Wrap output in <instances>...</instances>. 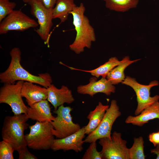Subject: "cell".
I'll return each instance as SVG.
<instances>
[{
    "label": "cell",
    "instance_id": "obj_12",
    "mask_svg": "<svg viewBox=\"0 0 159 159\" xmlns=\"http://www.w3.org/2000/svg\"><path fill=\"white\" fill-rule=\"evenodd\" d=\"M85 134V127H83L65 138L54 139L51 149L54 151L73 150L77 153L81 152L83 150V145L85 142L83 139Z\"/></svg>",
    "mask_w": 159,
    "mask_h": 159
},
{
    "label": "cell",
    "instance_id": "obj_26",
    "mask_svg": "<svg viewBox=\"0 0 159 159\" xmlns=\"http://www.w3.org/2000/svg\"><path fill=\"white\" fill-rule=\"evenodd\" d=\"M83 155L82 159H102L101 153L98 152L97 148L96 142L90 143Z\"/></svg>",
    "mask_w": 159,
    "mask_h": 159
},
{
    "label": "cell",
    "instance_id": "obj_9",
    "mask_svg": "<svg viewBox=\"0 0 159 159\" xmlns=\"http://www.w3.org/2000/svg\"><path fill=\"white\" fill-rule=\"evenodd\" d=\"M28 4L31 7V14L37 19L39 25L35 31L49 47L50 32L53 25V9L46 8L38 0H30Z\"/></svg>",
    "mask_w": 159,
    "mask_h": 159
},
{
    "label": "cell",
    "instance_id": "obj_28",
    "mask_svg": "<svg viewBox=\"0 0 159 159\" xmlns=\"http://www.w3.org/2000/svg\"><path fill=\"white\" fill-rule=\"evenodd\" d=\"M148 138L149 141L156 147L159 144V132H153L150 134Z\"/></svg>",
    "mask_w": 159,
    "mask_h": 159
},
{
    "label": "cell",
    "instance_id": "obj_16",
    "mask_svg": "<svg viewBox=\"0 0 159 159\" xmlns=\"http://www.w3.org/2000/svg\"><path fill=\"white\" fill-rule=\"evenodd\" d=\"M26 115L29 119L40 122H51L55 118L52 114L47 100L37 102L28 107Z\"/></svg>",
    "mask_w": 159,
    "mask_h": 159
},
{
    "label": "cell",
    "instance_id": "obj_5",
    "mask_svg": "<svg viewBox=\"0 0 159 159\" xmlns=\"http://www.w3.org/2000/svg\"><path fill=\"white\" fill-rule=\"evenodd\" d=\"M73 108L64 105L59 106L54 112L57 114L50 122L53 127L52 133L57 138H65L78 131L81 128L79 124L74 123L71 114Z\"/></svg>",
    "mask_w": 159,
    "mask_h": 159
},
{
    "label": "cell",
    "instance_id": "obj_17",
    "mask_svg": "<svg viewBox=\"0 0 159 159\" xmlns=\"http://www.w3.org/2000/svg\"><path fill=\"white\" fill-rule=\"evenodd\" d=\"M155 119L159 120V102H156L143 110L139 115L128 116L125 122L133 125L141 127L150 120Z\"/></svg>",
    "mask_w": 159,
    "mask_h": 159
},
{
    "label": "cell",
    "instance_id": "obj_1",
    "mask_svg": "<svg viewBox=\"0 0 159 159\" xmlns=\"http://www.w3.org/2000/svg\"><path fill=\"white\" fill-rule=\"evenodd\" d=\"M11 60L7 69L0 74L1 82L4 84H15L16 81H23L39 84L48 88L52 84V78L48 73L38 76L30 73L21 63V52L18 47L12 48L10 52Z\"/></svg>",
    "mask_w": 159,
    "mask_h": 159
},
{
    "label": "cell",
    "instance_id": "obj_29",
    "mask_svg": "<svg viewBox=\"0 0 159 159\" xmlns=\"http://www.w3.org/2000/svg\"><path fill=\"white\" fill-rule=\"evenodd\" d=\"M45 8L52 9L54 7L57 0H38Z\"/></svg>",
    "mask_w": 159,
    "mask_h": 159
},
{
    "label": "cell",
    "instance_id": "obj_30",
    "mask_svg": "<svg viewBox=\"0 0 159 159\" xmlns=\"http://www.w3.org/2000/svg\"><path fill=\"white\" fill-rule=\"evenodd\" d=\"M151 153L155 154L157 155L156 159H159V144L156 146V148L150 150Z\"/></svg>",
    "mask_w": 159,
    "mask_h": 159
},
{
    "label": "cell",
    "instance_id": "obj_8",
    "mask_svg": "<svg viewBox=\"0 0 159 159\" xmlns=\"http://www.w3.org/2000/svg\"><path fill=\"white\" fill-rule=\"evenodd\" d=\"M121 83L131 87L136 93L138 106L134 113L135 116L139 115L145 108L159 100V95H156L153 97L150 96V90L151 88L159 84L157 80H153L148 85H145L138 83L134 78L126 76Z\"/></svg>",
    "mask_w": 159,
    "mask_h": 159
},
{
    "label": "cell",
    "instance_id": "obj_13",
    "mask_svg": "<svg viewBox=\"0 0 159 159\" xmlns=\"http://www.w3.org/2000/svg\"><path fill=\"white\" fill-rule=\"evenodd\" d=\"M116 88L106 78L102 77L97 81V78L94 77L91 78L89 83L86 85L79 86L77 92L80 94L88 95L91 97L98 93H102L107 96L115 92Z\"/></svg>",
    "mask_w": 159,
    "mask_h": 159
},
{
    "label": "cell",
    "instance_id": "obj_4",
    "mask_svg": "<svg viewBox=\"0 0 159 159\" xmlns=\"http://www.w3.org/2000/svg\"><path fill=\"white\" fill-rule=\"evenodd\" d=\"M29 133L25 135L27 147L37 150L51 149L55 139L50 122L37 121L34 124L29 126Z\"/></svg>",
    "mask_w": 159,
    "mask_h": 159
},
{
    "label": "cell",
    "instance_id": "obj_6",
    "mask_svg": "<svg viewBox=\"0 0 159 159\" xmlns=\"http://www.w3.org/2000/svg\"><path fill=\"white\" fill-rule=\"evenodd\" d=\"M24 82L18 81L15 84H4L0 89V103L9 105L14 115H26L28 110L21 93Z\"/></svg>",
    "mask_w": 159,
    "mask_h": 159
},
{
    "label": "cell",
    "instance_id": "obj_19",
    "mask_svg": "<svg viewBox=\"0 0 159 159\" xmlns=\"http://www.w3.org/2000/svg\"><path fill=\"white\" fill-rule=\"evenodd\" d=\"M140 59H139L131 60L129 56H125L121 60V63L108 73L106 78L113 85L118 84L122 82L125 78L124 71L126 68L131 64Z\"/></svg>",
    "mask_w": 159,
    "mask_h": 159
},
{
    "label": "cell",
    "instance_id": "obj_7",
    "mask_svg": "<svg viewBox=\"0 0 159 159\" xmlns=\"http://www.w3.org/2000/svg\"><path fill=\"white\" fill-rule=\"evenodd\" d=\"M100 151L103 159H129L127 141L122 139L120 132L114 131L110 137L100 139Z\"/></svg>",
    "mask_w": 159,
    "mask_h": 159
},
{
    "label": "cell",
    "instance_id": "obj_18",
    "mask_svg": "<svg viewBox=\"0 0 159 159\" xmlns=\"http://www.w3.org/2000/svg\"><path fill=\"white\" fill-rule=\"evenodd\" d=\"M109 106V105H103L101 102H99L95 109L90 112L87 117L89 122L88 124L84 126L86 134H89L96 129Z\"/></svg>",
    "mask_w": 159,
    "mask_h": 159
},
{
    "label": "cell",
    "instance_id": "obj_23",
    "mask_svg": "<svg viewBox=\"0 0 159 159\" xmlns=\"http://www.w3.org/2000/svg\"><path fill=\"white\" fill-rule=\"evenodd\" d=\"M133 145L128 148L129 159H145L144 150V141L142 136L134 138Z\"/></svg>",
    "mask_w": 159,
    "mask_h": 159
},
{
    "label": "cell",
    "instance_id": "obj_32",
    "mask_svg": "<svg viewBox=\"0 0 159 159\" xmlns=\"http://www.w3.org/2000/svg\"><path fill=\"white\" fill-rule=\"evenodd\" d=\"M158 132H159V131H158Z\"/></svg>",
    "mask_w": 159,
    "mask_h": 159
},
{
    "label": "cell",
    "instance_id": "obj_22",
    "mask_svg": "<svg viewBox=\"0 0 159 159\" xmlns=\"http://www.w3.org/2000/svg\"><path fill=\"white\" fill-rule=\"evenodd\" d=\"M106 7L112 10L124 12L136 8L139 0H103Z\"/></svg>",
    "mask_w": 159,
    "mask_h": 159
},
{
    "label": "cell",
    "instance_id": "obj_14",
    "mask_svg": "<svg viewBox=\"0 0 159 159\" xmlns=\"http://www.w3.org/2000/svg\"><path fill=\"white\" fill-rule=\"evenodd\" d=\"M47 88L48 92L47 100L53 105L54 110L65 103L70 104L75 100L71 90L65 85H63L60 88L58 89L52 84Z\"/></svg>",
    "mask_w": 159,
    "mask_h": 159
},
{
    "label": "cell",
    "instance_id": "obj_24",
    "mask_svg": "<svg viewBox=\"0 0 159 159\" xmlns=\"http://www.w3.org/2000/svg\"><path fill=\"white\" fill-rule=\"evenodd\" d=\"M16 6V4L9 0H0V22L11 13Z\"/></svg>",
    "mask_w": 159,
    "mask_h": 159
},
{
    "label": "cell",
    "instance_id": "obj_11",
    "mask_svg": "<svg viewBox=\"0 0 159 159\" xmlns=\"http://www.w3.org/2000/svg\"><path fill=\"white\" fill-rule=\"evenodd\" d=\"M34 19L20 10H14L0 22V34H6L10 31L24 32L39 26Z\"/></svg>",
    "mask_w": 159,
    "mask_h": 159
},
{
    "label": "cell",
    "instance_id": "obj_15",
    "mask_svg": "<svg viewBox=\"0 0 159 159\" xmlns=\"http://www.w3.org/2000/svg\"><path fill=\"white\" fill-rule=\"evenodd\" d=\"M34 84L24 81L21 90V95L26 98L29 106L41 101L47 100L48 98L47 88Z\"/></svg>",
    "mask_w": 159,
    "mask_h": 159
},
{
    "label": "cell",
    "instance_id": "obj_25",
    "mask_svg": "<svg viewBox=\"0 0 159 159\" xmlns=\"http://www.w3.org/2000/svg\"><path fill=\"white\" fill-rule=\"evenodd\" d=\"M14 150L13 147L9 143L3 140L0 142V159H14Z\"/></svg>",
    "mask_w": 159,
    "mask_h": 159
},
{
    "label": "cell",
    "instance_id": "obj_10",
    "mask_svg": "<svg viewBox=\"0 0 159 159\" xmlns=\"http://www.w3.org/2000/svg\"><path fill=\"white\" fill-rule=\"evenodd\" d=\"M121 115L117 101L112 100L110 106L106 110L101 121L96 129L88 135L84 140L86 143L96 142L100 139L110 137L113 125L116 119Z\"/></svg>",
    "mask_w": 159,
    "mask_h": 159
},
{
    "label": "cell",
    "instance_id": "obj_31",
    "mask_svg": "<svg viewBox=\"0 0 159 159\" xmlns=\"http://www.w3.org/2000/svg\"><path fill=\"white\" fill-rule=\"evenodd\" d=\"M22 1L24 3H29L30 0H22Z\"/></svg>",
    "mask_w": 159,
    "mask_h": 159
},
{
    "label": "cell",
    "instance_id": "obj_27",
    "mask_svg": "<svg viewBox=\"0 0 159 159\" xmlns=\"http://www.w3.org/2000/svg\"><path fill=\"white\" fill-rule=\"evenodd\" d=\"M18 152L19 154V159H36L37 158L29 151L27 146L21 149Z\"/></svg>",
    "mask_w": 159,
    "mask_h": 159
},
{
    "label": "cell",
    "instance_id": "obj_3",
    "mask_svg": "<svg viewBox=\"0 0 159 159\" xmlns=\"http://www.w3.org/2000/svg\"><path fill=\"white\" fill-rule=\"evenodd\" d=\"M29 119L25 114L6 116L1 130L3 140L10 143L17 152L27 146L24 132L29 125Z\"/></svg>",
    "mask_w": 159,
    "mask_h": 159
},
{
    "label": "cell",
    "instance_id": "obj_21",
    "mask_svg": "<svg viewBox=\"0 0 159 159\" xmlns=\"http://www.w3.org/2000/svg\"><path fill=\"white\" fill-rule=\"evenodd\" d=\"M116 57L110 58L108 61L98 67L91 70H84L69 67L63 64V65L68 67L72 70H77L89 72L92 76L98 78L100 76L106 78L108 73L114 68L121 62Z\"/></svg>",
    "mask_w": 159,
    "mask_h": 159
},
{
    "label": "cell",
    "instance_id": "obj_2",
    "mask_svg": "<svg viewBox=\"0 0 159 159\" xmlns=\"http://www.w3.org/2000/svg\"><path fill=\"white\" fill-rule=\"evenodd\" d=\"M85 10L84 4L81 3L70 13L73 16V24L76 34L69 48L77 54L83 52L85 48L90 49L92 42L96 40L94 29L90 24L88 18L84 14Z\"/></svg>",
    "mask_w": 159,
    "mask_h": 159
},
{
    "label": "cell",
    "instance_id": "obj_20",
    "mask_svg": "<svg viewBox=\"0 0 159 159\" xmlns=\"http://www.w3.org/2000/svg\"><path fill=\"white\" fill-rule=\"evenodd\" d=\"M52 10L53 19H58L61 23L68 19L69 15L77 6L74 0H57Z\"/></svg>",
    "mask_w": 159,
    "mask_h": 159
}]
</instances>
